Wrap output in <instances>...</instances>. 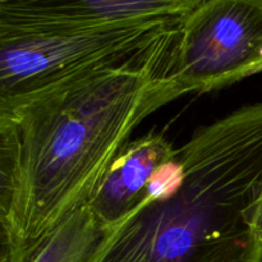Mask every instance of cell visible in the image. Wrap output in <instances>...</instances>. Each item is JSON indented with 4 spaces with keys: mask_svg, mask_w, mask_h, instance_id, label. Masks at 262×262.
<instances>
[{
    "mask_svg": "<svg viewBox=\"0 0 262 262\" xmlns=\"http://www.w3.org/2000/svg\"><path fill=\"white\" fill-rule=\"evenodd\" d=\"M182 19L127 60L0 100V260L84 206L137 125L178 99Z\"/></svg>",
    "mask_w": 262,
    "mask_h": 262,
    "instance_id": "6da1fadb",
    "label": "cell"
},
{
    "mask_svg": "<svg viewBox=\"0 0 262 262\" xmlns=\"http://www.w3.org/2000/svg\"><path fill=\"white\" fill-rule=\"evenodd\" d=\"M262 102L194 132L140 209L105 232L91 262H262Z\"/></svg>",
    "mask_w": 262,
    "mask_h": 262,
    "instance_id": "7a4b0ae2",
    "label": "cell"
},
{
    "mask_svg": "<svg viewBox=\"0 0 262 262\" xmlns=\"http://www.w3.org/2000/svg\"><path fill=\"white\" fill-rule=\"evenodd\" d=\"M176 154L164 133L150 132L129 141L86 204L105 232L142 206Z\"/></svg>",
    "mask_w": 262,
    "mask_h": 262,
    "instance_id": "8992f818",
    "label": "cell"
},
{
    "mask_svg": "<svg viewBox=\"0 0 262 262\" xmlns=\"http://www.w3.org/2000/svg\"><path fill=\"white\" fill-rule=\"evenodd\" d=\"M262 72V0H204L182 19L170 81L179 97Z\"/></svg>",
    "mask_w": 262,
    "mask_h": 262,
    "instance_id": "277c9868",
    "label": "cell"
},
{
    "mask_svg": "<svg viewBox=\"0 0 262 262\" xmlns=\"http://www.w3.org/2000/svg\"><path fill=\"white\" fill-rule=\"evenodd\" d=\"M204 0H0V31L96 27L184 18Z\"/></svg>",
    "mask_w": 262,
    "mask_h": 262,
    "instance_id": "5b68a950",
    "label": "cell"
},
{
    "mask_svg": "<svg viewBox=\"0 0 262 262\" xmlns=\"http://www.w3.org/2000/svg\"><path fill=\"white\" fill-rule=\"evenodd\" d=\"M182 18L96 27L0 31V100L32 94L127 60Z\"/></svg>",
    "mask_w": 262,
    "mask_h": 262,
    "instance_id": "3957f363",
    "label": "cell"
},
{
    "mask_svg": "<svg viewBox=\"0 0 262 262\" xmlns=\"http://www.w3.org/2000/svg\"><path fill=\"white\" fill-rule=\"evenodd\" d=\"M252 228H253V233H255V235L257 237V239L262 243V194L260 200H258L255 215H253Z\"/></svg>",
    "mask_w": 262,
    "mask_h": 262,
    "instance_id": "ba28073f",
    "label": "cell"
},
{
    "mask_svg": "<svg viewBox=\"0 0 262 262\" xmlns=\"http://www.w3.org/2000/svg\"><path fill=\"white\" fill-rule=\"evenodd\" d=\"M105 229L87 205L55 228L0 262H91Z\"/></svg>",
    "mask_w": 262,
    "mask_h": 262,
    "instance_id": "52a82bcc",
    "label": "cell"
}]
</instances>
